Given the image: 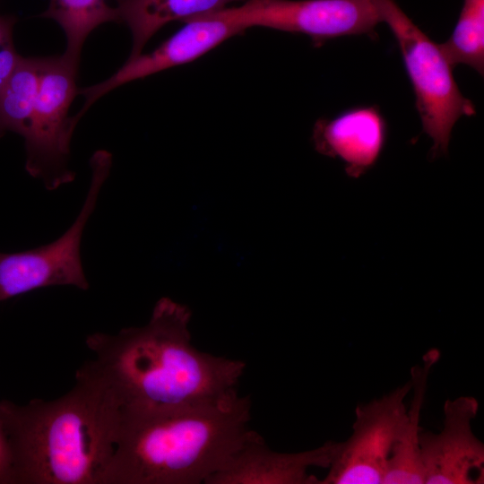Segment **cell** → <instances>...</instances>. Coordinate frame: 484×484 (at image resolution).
<instances>
[{
  "label": "cell",
  "mask_w": 484,
  "mask_h": 484,
  "mask_svg": "<svg viewBox=\"0 0 484 484\" xmlns=\"http://www.w3.org/2000/svg\"><path fill=\"white\" fill-rule=\"evenodd\" d=\"M249 396L157 411H123L102 484H199L220 471L254 430Z\"/></svg>",
  "instance_id": "3957f363"
},
{
  "label": "cell",
  "mask_w": 484,
  "mask_h": 484,
  "mask_svg": "<svg viewBox=\"0 0 484 484\" xmlns=\"http://www.w3.org/2000/svg\"><path fill=\"white\" fill-rule=\"evenodd\" d=\"M0 484H14L13 457L10 445L0 421Z\"/></svg>",
  "instance_id": "d6986e66"
},
{
  "label": "cell",
  "mask_w": 484,
  "mask_h": 484,
  "mask_svg": "<svg viewBox=\"0 0 484 484\" xmlns=\"http://www.w3.org/2000/svg\"><path fill=\"white\" fill-rule=\"evenodd\" d=\"M123 408L95 361L55 400L0 401V421L13 457L14 484H102Z\"/></svg>",
  "instance_id": "7a4b0ae2"
},
{
  "label": "cell",
  "mask_w": 484,
  "mask_h": 484,
  "mask_svg": "<svg viewBox=\"0 0 484 484\" xmlns=\"http://www.w3.org/2000/svg\"><path fill=\"white\" fill-rule=\"evenodd\" d=\"M440 358L437 349L428 350L421 362L411 367L412 397L406 419L388 459L382 484H424L419 438L420 415L425 402L428 377Z\"/></svg>",
  "instance_id": "4fadbf2b"
},
{
  "label": "cell",
  "mask_w": 484,
  "mask_h": 484,
  "mask_svg": "<svg viewBox=\"0 0 484 484\" xmlns=\"http://www.w3.org/2000/svg\"><path fill=\"white\" fill-rule=\"evenodd\" d=\"M190 318L187 307L161 298L146 324L86 337L123 411L195 407L238 394L246 363L195 349Z\"/></svg>",
  "instance_id": "6da1fadb"
},
{
  "label": "cell",
  "mask_w": 484,
  "mask_h": 484,
  "mask_svg": "<svg viewBox=\"0 0 484 484\" xmlns=\"http://www.w3.org/2000/svg\"><path fill=\"white\" fill-rule=\"evenodd\" d=\"M450 64L467 65L484 73V0H463L450 38L439 44Z\"/></svg>",
  "instance_id": "e0dca14e"
},
{
  "label": "cell",
  "mask_w": 484,
  "mask_h": 484,
  "mask_svg": "<svg viewBox=\"0 0 484 484\" xmlns=\"http://www.w3.org/2000/svg\"><path fill=\"white\" fill-rule=\"evenodd\" d=\"M387 139V123L376 105L359 106L332 118L318 119L312 141L321 154L341 160L349 177L358 178L380 158Z\"/></svg>",
  "instance_id": "7c38bea8"
},
{
  "label": "cell",
  "mask_w": 484,
  "mask_h": 484,
  "mask_svg": "<svg viewBox=\"0 0 484 484\" xmlns=\"http://www.w3.org/2000/svg\"><path fill=\"white\" fill-rule=\"evenodd\" d=\"M91 177L84 203L73 224L56 240L18 253H0V303L34 290L73 286L88 290L81 242L101 187L109 176L112 155L99 150L90 160Z\"/></svg>",
  "instance_id": "5b68a950"
},
{
  "label": "cell",
  "mask_w": 484,
  "mask_h": 484,
  "mask_svg": "<svg viewBox=\"0 0 484 484\" xmlns=\"http://www.w3.org/2000/svg\"><path fill=\"white\" fill-rule=\"evenodd\" d=\"M40 17L52 19L63 29L66 49L63 56L79 65L82 48L89 34L106 22H119L116 7L106 0H50Z\"/></svg>",
  "instance_id": "9a60e30c"
},
{
  "label": "cell",
  "mask_w": 484,
  "mask_h": 484,
  "mask_svg": "<svg viewBox=\"0 0 484 484\" xmlns=\"http://www.w3.org/2000/svg\"><path fill=\"white\" fill-rule=\"evenodd\" d=\"M340 442L327 441L310 450L281 453L271 450L264 437L253 431L226 466L207 484H318L309 474L312 467L328 469Z\"/></svg>",
  "instance_id": "8fae6325"
},
{
  "label": "cell",
  "mask_w": 484,
  "mask_h": 484,
  "mask_svg": "<svg viewBox=\"0 0 484 484\" xmlns=\"http://www.w3.org/2000/svg\"><path fill=\"white\" fill-rule=\"evenodd\" d=\"M77 71L78 65L63 55L43 57L39 91L23 138L26 171L48 190L71 183L75 177L69 158L76 124L68 112L78 95Z\"/></svg>",
  "instance_id": "8992f818"
},
{
  "label": "cell",
  "mask_w": 484,
  "mask_h": 484,
  "mask_svg": "<svg viewBox=\"0 0 484 484\" xmlns=\"http://www.w3.org/2000/svg\"><path fill=\"white\" fill-rule=\"evenodd\" d=\"M43 57H22L0 94V138L7 132L25 135L37 99Z\"/></svg>",
  "instance_id": "2e32d148"
},
{
  "label": "cell",
  "mask_w": 484,
  "mask_h": 484,
  "mask_svg": "<svg viewBox=\"0 0 484 484\" xmlns=\"http://www.w3.org/2000/svg\"><path fill=\"white\" fill-rule=\"evenodd\" d=\"M22 57L16 51L13 41L0 47V94L12 77Z\"/></svg>",
  "instance_id": "ac0fdd59"
},
{
  "label": "cell",
  "mask_w": 484,
  "mask_h": 484,
  "mask_svg": "<svg viewBox=\"0 0 484 484\" xmlns=\"http://www.w3.org/2000/svg\"><path fill=\"white\" fill-rule=\"evenodd\" d=\"M411 382L355 409L349 438L340 442L327 474L318 484H382L392 450L403 427Z\"/></svg>",
  "instance_id": "52a82bcc"
},
{
  "label": "cell",
  "mask_w": 484,
  "mask_h": 484,
  "mask_svg": "<svg viewBox=\"0 0 484 484\" xmlns=\"http://www.w3.org/2000/svg\"><path fill=\"white\" fill-rule=\"evenodd\" d=\"M17 20L14 15H0V47L13 41V30Z\"/></svg>",
  "instance_id": "ffe728a7"
},
{
  "label": "cell",
  "mask_w": 484,
  "mask_h": 484,
  "mask_svg": "<svg viewBox=\"0 0 484 484\" xmlns=\"http://www.w3.org/2000/svg\"><path fill=\"white\" fill-rule=\"evenodd\" d=\"M479 408L478 400L471 395L447 399L440 431L420 432L424 484L484 482V444L472 428Z\"/></svg>",
  "instance_id": "30bf717a"
},
{
  "label": "cell",
  "mask_w": 484,
  "mask_h": 484,
  "mask_svg": "<svg viewBox=\"0 0 484 484\" xmlns=\"http://www.w3.org/2000/svg\"><path fill=\"white\" fill-rule=\"evenodd\" d=\"M119 23H125L132 34V50L127 60L143 53L151 38L163 26L174 21L214 12L243 0H114Z\"/></svg>",
  "instance_id": "5bb4252c"
},
{
  "label": "cell",
  "mask_w": 484,
  "mask_h": 484,
  "mask_svg": "<svg viewBox=\"0 0 484 484\" xmlns=\"http://www.w3.org/2000/svg\"><path fill=\"white\" fill-rule=\"evenodd\" d=\"M245 4L225 7L183 22L185 24L154 50L126 60L105 81L78 90L84 97L78 122L90 107L108 91L132 81L196 60L227 39L244 32Z\"/></svg>",
  "instance_id": "ba28073f"
},
{
  "label": "cell",
  "mask_w": 484,
  "mask_h": 484,
  "mask_svg": "<svg viewBox=\"0 0 484 484\" xmlns=\"http://www.w3.org/2000/svg\"><path fill=\"white\" fill-rule=\"evenodd\" d=\"M382 22L396 39L413 87L422 128L433 141L430 155H446L453 127L462 116L475 115L453 74V65L440 48L393 0H375Z\"/></svg>",
  "instance_id": "277c9868"
},
{
  "label": "cell",
  "mask_w": 484,
  "mask_h": 484,
  "mask_svg": "<svg viewBox=\"0 0 484 484\" xmlns=\"http://www.w3.org/2000/svg\"><path fill=\"white\" fill-rule=\"evenodd\" d=\"M246 29L264 27L308 36L315 47L343 36L374 38L382 22L375 0H246Z\"/></svg>",
  "instance_id": "9c48e42d"
}]
</instances>
